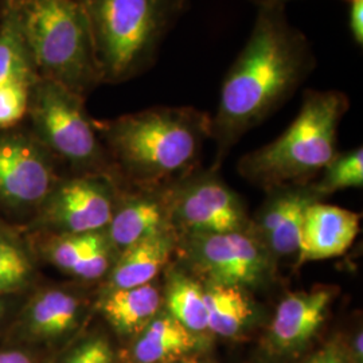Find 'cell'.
I'll use <instances>...</instances> for the list:
<instances>
[{
  "mask_svg": "<svg viewBox=\"0 0 363 363\" xmlns=\"http://www.w3.org/2000/svg\"><path fill=\"white\" fill-rule=\"evenodd\" d=\"M315 66L311 43L291 25L286 7L259 9L247 43L222 82L217 115L211 117L217 147L213 169L247 130L286 104Z\"/></svg>",
  "mask_w": 363,
  "mask_h": 363,
  "instance_id": "cell-1",
  "label": "cell"
},
{
  "mask_svg": "<svg viewBox=\"0 0 363 363\" xmlns=\"http://www.w3.org/2000/svg\"><path fill=\"white\" fill-rule=\"evenodd\" d=\"M94 124L111 162L142 190L193 175L211 139V116L194 106H154Z\"/></svg>",
  "mask_w": 363,
  "mask_h": 363,
  "instance_id": "cell-2",
  "label": "cell"
},
{
  "mask_svg": "<svg viewBox=\"0 0 363 363\" xmlns=\"http://www.w3.org/2000/svg\"><path fill=\"white\" fill-rule=\"evenodd\" d=\"M349 108L343 91H304L289 127L271 143L242 156L238 172L268 191L306 184L337 155L339 124Z\"/></svg>",
  "mask_w": 363,
  "mask_h": 363,
  "instance_id": "cell-3",
  "label": "cell"
},
{
  "mask_svg": "<svg viewBox=\"0 0 363 363\" xmlns=\"http://www.w3.org/2000/svg\"><path fill=\"white\" fill-rule=\"evenodd\" d=\"M189 0H77L91 27L103 84L148 70Z\"/></svg>",
  "mask_w": 363,
  "mask_h": 363,
  "instance_id": "cell-4",
  "label": "cell"
},
{
  "mask_svg": "<svg viewBox=\"0 0 363 363\" xmlns=\"http://www.w3.org/2000/svg\"><path fill=\"white\" fill-rule=\"evenodd\" d=\"M16 6L39 77L82 97L103 84L91 27L77 0H21Z\"/></svg>",
  "mask_w": 363,
  "mask_h": 363,
  "instance_id": "cell-5",
  "label": "cell"
},
{
  "mask_svg": "<svg viewBox=\"0 0 363 363\" xmlns=\"http://www.w3.org/2000/svg\"><path fill=\"white\" fill-rule=\"evenodd\" d=\"M27 115L33 121V135L54 157L79 175H108L112 162L85 109V97L38 77L30 88Z\"/></svg>",
  "mask_w": 363,
  "mask_h": 363,
  "instance_id": "cell-6",
  "label": "cell"
},
{
  "mask_svg": "<svg viewBox=\"0 0 363 363\" xmlns=\"http://www.w3.org/2000/svg\"><path fill=\"white\" fill-rule=\"evenodd\" d=\"M179 256L203 283L252 289L272 279L274 259L249 229L178 235Z\"/></svg>",
  "mask_w": 363,
  "mask_h": 363,
  "instance_id": "cell-7",
  "label": "cell"
},
{
  "mask_svg": "<svg viewBox=\"0 0 363 363\" xmlns=\"http://www.w3.org/2000/svg\"><path fill=\"white\" fill-rule=\"evenodd\" d=\"M171 223L178 235L245 232L250 229L244 203L211 169L169 187Z\"/></svg>",
  "mask_w": 363,
  "mask_h": 363,
  "instance_id": "cell-8",
  "label": "cell"
},
{
  "mask_svg": "<svg viewBox=\"0 0 363 363\" xmlns=\"http://www.w3.org/2000/svg\"><path fill=\"white\" fill-rule=\"evenodd\" d=\"M52 157L33 133H1L0 202L13 208L42 206L57 184Z\"/></svg>",
  "mask_w": 363,
  "mask_h": 363,
  "instance_id": "cell-9",
  "label": "cell"
},
{
  "mask_svg": "<svg viewBox=\"0 0 363 363\" xmlns=\"http://www.w3.org/2000/svg\"><path fill=\"white\" fill-rule=\"evenodd\" d=\"M40 208L43 222L58 234L105 230L116 208L113 183L96 174L57 182Z\"/></svg>",
  "mask_w": 363,
  "mask_h": 363,
  "instance_id": "cell-10",
  "label": "cell"
},
{
  "mask_svg": "<svg viewBox=\"0 0 363 363\" xmlns=\"http://www.w3.org/2000/svg\"><path fill=\"white\" fill-rule=\"evenodd\" d=\"M337 294L323 286L286 295L274 312L265 335V350L274 358L295 357L318 335Z\"/></svg>",
  "mask_w": 363,
  "mask_h": 363,
  "instance_id": "cell-11",
  "label": "cell"
},
{
  "mask_svg": "<svg viewBox=\"0 0 363 363\" xmlns=\"http://www.w3.org/2000/svg\"><path fill=\"white\" fill-rule=\"evenodd\" d=\"M250 230L267 247L273 259H298L306 210L318 201L310 187L295 186L274 190Z\"/></svg>",
  "mask_w": 363,
  "mask_h": 363,
  "instance_id": "cell-12",
  "label": "cell"
},
{
  "mask_svg": "<svg viewBox=\"0 0 363 363\" xmlns=\"http://www.w3.org/2000/svg\"><path fill=\"white\" fill-rule=\"evenodd\" d=\"M359 220L361 216L351 210L312 202L303 220L298 267L346 253L359 233Z\"/></svg>",
  "mask_w": 363,
  "mask_h": 363,
  "instance_id": "cell-13",
  "label": "cell"
},
{
  "mask_svg": "<svg viewBox=\"0 0 363 363\" xmlns=\"http://www.w3.org/2000/svg\"><path fill=\"white\" fill-rule=\"evenodd\" d=\"M86 307V300L65 286L45 288L27 303L21 315L19 330L31 342H54L77 327Z\"/></svg>",
  "mask_w": 363,
  "mask_h": 363,
  "instance_id": "cell-14",
  "label": "cell"
},
{
  "mask_svg": "<svg viewBox=\"0 0 363 363\" xmlns=\"http://www.w3.org/2000/svg\"><path fill=\"white\" fill-rule=\"evenodd\" d=\"M174 230L171 223L169 187L142 190L115 208L106 233L117 255L147 237ZM175 232V230H174Z\"/></svg>",
  "mask_w": 363,
  "mask_h": 363,
  "instance_id": "cell-15",
  "label": "cell"
},
{
  "mask_svg": "<svg viewBox=\"0 0 363 363\" xmlns=\"http://www.w3.org/2000/svg\"><path fill=\"white\" fill-rule=\"evenodd\" d=\"M178 247L174 230L147 237L121 250L109 271L108 291L150 284L162 272Z\"/></svg>",
  "mask_w": 363,
  "mask_h": 363,
  "instance_id": "cell-16",
  "label": "cell"
},
{
  "mask_svg": "<svg viewBox=\"0 0 363 363\" xmlns=\"http://www.w3.org/2000/svg\"><path fill=\"white\" fill-rule=\"evenodd\" d=\"M163 307V294L157 286L108 291L100 301L106 322L121 337H138Z\"/></svg>",
  "mask_w": 363,
  "mask_h": 363,
  "instance_id": "cell-17",
  "label": "cell"
},
{
  "mask_svg": "<svg viewBox=\"0 0 363 363\" xmlns=\"http://www.w3.org/2000/svg\"><path fill=\"white\" fill-rule=\"evenodd\" d=\"M201 337L166 311H160L136 337L130 351L135 363H167L196 350Z\"/></svg>",
  "mask_w": 363,
  "mask_h": 363,
  "instance_id": "cell-18",
  "label": "cell"
},
{
  "mask_svg": "<svg viewBox=\"0 0 363 363\" xmlns=\"http://www.w3.org/2000/svg\"><path fill=\"white\" fill-rule=\"evenodd\" d=\"M208 306V334L220 337H241L256 318L253 301L240 286L202 283Z\"/></svg>",
  "mask_w": 363,
  "mask_h": 363,
  "instance_id": "cell-19",
  "label": "cell"
},
{
  "mask_svg": "<svg viewBox=\"0 0 363 363\" xmlns=\"http://www.w3.org/2000/svg\"><path fill=\"white\" fill-rule=\"evenodd\" d=\"M38 73L28 50L16 4L6 3L0 15V88L31 86Z\"/></svg>",
  "mask_w": 363,
  "mask_h": 363,
  "instance_id": "cell-20",
  "label": "cell"
},
{
  "mask_svg": "<svg viewBox=\"0 0 363 363\" xmlns=\"http://www.w3.org/2000/svg\"><path fill=\"white\" fill-rule=\"evenodd\" d=\"M164 311L199 337L208 334V306L203 284L194 274L172 269L163 292Z\"/></svg>",
  "mask_w": 363,
  "mask_h": 363,
  "instance_id": "cell-21",
  "label": "cell"
},
{
  "mask_svg": "<svg viewBox=\"0 0 363 363\" xmlns=\"http://www.w3.org/2000/svg\"><path fill=\"white\" fill-rule=\"evenodd\" d=\"M363 186L362 147L347 152H337L322 171L320 179L310 187L316 199L346 189Z\"/></svg>",
  "mask_w": 363,
  "mask_h": 363,
  "instance_id": "cell-22",
  "label": "cell"
},
{
  "mask_svg": "<svg viewBox=\"0 0 363 363\" xmlns=\"http://www.w3.org/2000/svg\"><path fill=\"white\" fill-rule=\"evenodd\" d=\"M34 276V264L23 245L0 233V298L26 288Z\"/></svg>",
  "mask_w": 363,
  "mask_h": 363,
  "instance_id": "cell-23",
  "label": "cell"
},
{
  "mask_svg": "<svg viewBox=\"0 0 363 363\" xmlns=\"http://www.w3.org/2000/svg\"><path fill=\"white\" fill-rule=\"evenodd\" d=\"M105 234L106 229L91 233L60 234L49 247V259L58 269L69 273L78 259H82Z\"/></svg>",
  "mask_w": 363,
  "mask_h": 363,
  "instance_id": "cell-24",
  "label": "cell"
},
{
  "mask_svg": "<svg viewBox=\"0 0 363 363\" xmlns=\"http://www.w3.org/2000/svg\"><path fill=\"white\" fill-rule=\"evenodd\" d=\"M116 257V249L106 233L88 253L84 255L82 259H78L69 274L86 281L99 280L109 273Z\"/></svg>",
  "mask_w": 363,
  "mask_h": 363,
  "instance_id": "cell-25",
  "label": "cell"
},
{
  "mask_svg": "<svg viewBox=\"0 0 363 363\" xmlns=\"http://www.w3.org/2000/svg\"><path fill=\"white\" fill-rule=\"evenodd\" d=\"M30 88L26 85H7L0 88V130H11L26 116Z\"/></svg>",
  "mask_w": 363,
  "mask_h": 363,
  "instance_id": "cell-26",
  "label": "cell"
},
{
  "mask_svg": "<svg viewBox=\"0 0 363 363\" xmlns=\"http://www.w3.org/2000/svg\"><path fill=\"white\" fill-rule=\"evenodd\" d=\"M61 363H116V357L109 340L97 334L81 340Z\"/></svg>",
  "mask_w": 363,
  "mask_h": 363,
  "instance_id": "cell-27",
  "label": "cell"
},
{
  "mask_svg": "<svg viewBox=\"0 0 363 363\" xmlns=\"http://www.w3.org/2000/svg\"><path fill=\"white\" fill-rule=\"evenodd\" d=\"M306 363H351L347 349L339 337L330 340Z\"/></svg>",
  "mask_w": 363,
  "mask_h": 363,
  "instance_id": "cell-28",
  "label": "cell"
},
{
  "mask_svg": "<svg viewBox=\"0 0 363 363\" xmlns=\"http://www.w3.org/2000/svg\"><path fill=\"white\" fill-rule=\"evenodd\" d=\"M349 4V27L358 46L363 45V0H345Z\"/></svg>",
  "mask_w": 363,
  "mask_h": 363,
  "instance_id": "cell-29",
  "label": "cell"
},
{
  "mask_svg": "<svg viewBox=\"0 0 363 363\" xmlns=\"http://www.w3.org/2000/svg\"><path fill=\"white\" fill-rule=\"evenodd\" d=\"M0 363H35V359L27 351L6 349L0 350Z\"/></svg>",
  "mask_w": 363,
  "mask_h": 363,
  "instance_id": "cell-30",
  "label": "cell"
},
{
  "mask_svg": "<svg viewBox=\"0 0 363 363\" xmlns=\"http://www.w3.org/2000/svg\"><path fill=\"white\" fill-rule=\"evenodd\" d=\"M363 343H362V331H357L354 334V337L351 340L350 349L347 350L349 357H350L351 363H362L363 362Z\"/></svg>",
  "mask_w": 363,
  "mask_h": 363,
  "instance_id": "cell-31",
  "label": "cell"
},
{
  "mask_svg": "<svg viewBox=\"0 0 363 363\" xmlns=\"http://www.w3.org/2000/svg\"><path fill=\"white\" fill-rule=\"evenodd\" d=\"M255 3L259 9H265V7H286V3L291 0H250Z\"/></svg>",
  "mask_w": 363,
  "mask_h": 363,
  "instance_id": "cell-32",
  "label": "cell"
},
{
  "mask_svg": "<svg viewBox=\"0 0 363 363\" xmlns=\"http://www.w3.org/2000/svg\"><path fill=\"white\" fill-rule=\"evenodd\" d=\"M3 315H4V303H3V298H0V320H1Z\"/></svg>",
  "mask_w": 363,
  "mask_h": 363,
  "instance_id": "cell-33",
  "label": "cell"
},
{
  "mask_svg": "<svg viewBox=\"0 0 363 363\" xmlns=\"http://www.w3.org/2000/svg\"><path fill=\"white\" fill-rule=\"evenodd\" d=\"M21 0H6V3H9V4H16V3H19Z\"/></svg>",
  "mask_w": 363,
  "mask_h": 363,
  "instance_id": "cell-34",
  "label": "cell"
},
{
  "mask_svg": "<svg viewBox=\"0 0 363 363\" xmlns=\"http://www.w3.org/2000/svg\"><path fill=\"white\" fill-rule=\"evenodd\" d=\"M183 363H199V362H195V361H184Z\"/></svg>",
  "mask_w": 363,
  "mask_h": 363,
  "instance_id": "cell-35",
  "label": "cell"
}]
</instances>
